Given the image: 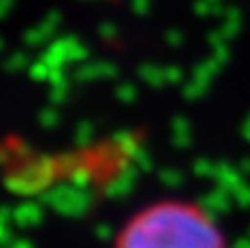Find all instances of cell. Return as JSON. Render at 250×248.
Segmentation results:
<instances>
[{"label":"cell","instance_id":"6da1fadb","mask_svg":"<svg viewBox=\"0 0 250 248\" xmlns=\"http://www.w3.org/2000/svg\"><path fill=\"white\" fill-rule=\"evenodd\" d=\"M114 248H226V240L200 207L169 200L138 211Z\"/></svg>","mask_w":250,"mask_h":248}]
</instances>
